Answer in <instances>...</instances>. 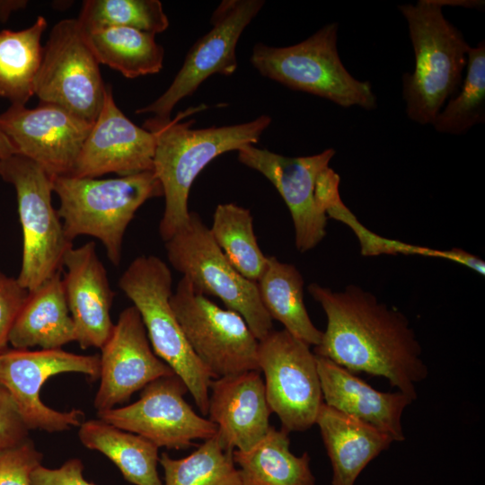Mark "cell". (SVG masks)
<instances>
[{"label":"cell","mask_w":485,"mask_h":485,"mask_svg":"<svg viewBox=\"0 0 485 485\" xmlns=\"http://www.w3.org/2000/svg\"><path fill=\"white\" fill-rule=\"evenodd\" d=\"M308 292L327 317L326 330L313 353L352 374L383 376L415 401L416 384L428 371L407 317L357 285L333 291L312 283Z\"/></svg>","instance_id":"cell-1"},{"label":"cell","mask_w":485,"mask_h":485,"mask_svg":"<svg viewBox=\"0 0 485 485\" xmlns=\"http://www.w3.org/2000/svg\"><path fill=\"white\" fill-rule=\"evenodd\" d=\"M184 113L169 120L151 117L143 124L156 140L153 172L162 185L165 201L159 225L163 242L189 221V194L199 172L218 155L257 144L271 123L269 116L261 115L242 124L191 128L193 120L180 122Z\"/></svg>","instance_id":"cell-2"},{"label":"cell","mask_w":485,"mask_h":485,"mask_svg":"<svg viewBox=\"0 0 485 485\" xmlns=\"http://www.w3.org/2000/svg\"><path fill=\"white\" fill-rule=\"evenodd\" d=\"M454 3L419 0L398 6L407 21L415 57L414 71L402 75V96L408 117L421 125L432 124L463 82L471 46L442 12Z\"/></svg>","instance_id":"cell-3"},{"label":"cell","mask_w":485,"mask_h":485,"mask_svg":"<svg viewBox=\"0 0 485 485\" xmlns=\"http://www.w3.org/2000/svg\"><path fill=\"white\" fill-rule=\"evenodd\" d=\"M52 184L66 237L72 242L81 235L98 239L115 266L121 261L124 234L137 209L163 196L153 171L109 179L56 176Z\"/></svg>","instance_id":"cell-4"},{"label":"cell","mask_w":485,"mask_h":485,"mask_svg":"<svg viewBox=\"0 0 485 485\" xmlns=\"http://www.w3.org/2000/svg\"><path fill=\"white\" fill-rule=\"evenodd\" d=\"M118 286L139 312L155 355L184 382L206 417L214 377L193 352L171 306L172 276L168 265L154 255L138 256Z\"/></svg>","instance_id":"cell-5"},{"label":"cell","mask_w":485,"mask_h":485,"mask_svg":"<svg viewBox=\"0 0 485 485\" xmlns=\"http://www.w3.org/2000/svg\"><path fill=\"white\" fill-rule=\"evenodd\" d=\"M336 22L327 24L306 40L288 47L258 43L250 58L259 73L295 91L325 98L344 108L376 107L369 82L356 79L338 52Z\"/></svg>","instance_id":"cell-6"},{"label":"cell","mask_w":485,"mask_h":485,"mask_svg":"<svg viewBox=\"0 0 485 485\" xmlns=\"http://www.w3.org/2000/svg\"><path fill=\"white\" fill-rule=\"evenodd\" d=\"M238 152L242 164L264 175L287 206L297 251L313 249L326 235L327 211L340 203V176L329 163L335 150L289 157L246 145Z\"/></svg>","instance_id":"cell-7"},{"label":"cell","mask_w":485,"mask_h":485,"mask_svg":"<svg viewBox=\"0 0 485 485\" xmlns=\"http://www.w3.org/2000/svg\"><path fill=\"white\" fill-rule=\"evenodd\" d=\"M0 177L16 192L22 231V259L18 283L28 292L62 270L73 247L52 205L53 177L29 158L15 154L0 161Z\"/></svg>","instance_id":"cell-8"},{"label":"cell","mask_w":485,"mask_h":485,"mask_svg":"<svg viewBox=\"0 0 485 485\" xmlns=\"http://www.w3.org/2000/svg\"><path fill=\"white\" fill-rule=\"evenodd\" d=\"M164 242L170 264L198 292L219 298L226 308L238 313L258 340L273 331V320L261 303L257 283L234 268L197 213L190 212L187 224Z\"/></svg>","instance_id":"cell-9"},{"label":"cell","mask_w":485,"mask_h":485,"mask_svg":"<svg viewBox=\"0 0 485 485\" xmlns=\"http://www.w3.org/2000/svg\"><path fill=\"white\" fill-rule=\"evenodd\" d=\"M170 303L190 348L214 379L260 371L259 340L238 313L218 306L184 276Z\"/></svg>","instance_id":"cell-10"},{"label":"cell","mask_w":485,"mask_h":485,"mask_svg":"<svg viewBox=\"0 0 485 485\" xmlns=\"http://www.w3.org/2000/svg\"><path fill=\"white\" fill-rule=\"evenodd\" d=\"M105 88L100 64L77 19L56 23L43 47L34 81L33 93L40 102L61 106L93 125Z\"/></svg>","instance_id":"cell-11"},{"label":"cell","mask_w":485,"mask_h":485,"mask_svg":"<svg viewBox=\"0 0 485 485\" xmlns=\"http://www.w3.org/2000/svg\"><path fill=\"white\" fill-rule=\"evenodd\" d=\"M258 366L269 406L282 428L301 432L312 428L323 399L310 346L286 330H273L259 340Z\"/></svg>","instance_id":"cell-12"},{"label":"cell","mask_w":485,"mask_h":485,"mask_svg":"<svg viewBox=\"0 0 485 485\" xmlns=\"http://www.w3.org/2000/svg\"><path fill=\"white\" fill-rule=\"evenodd\" d=\"M100 372L99 355H78L62 348H7L0 355V384L12 395L29 430L53 433L80 426L84 412L49 408L40 400L41 387L49 377L58 374L80 373L96 380Z\"/></svg>","instance_id":"cell-13"},{"label":"cell","mask_w":485,"mask_h":485,"mask_svg":"<svg viewBox=\"0 0 485 485\" xmlns=\"http://www.w3.org/2000/svg\"><path fill=\"white\" fill-rule=\"evenodd\" d=\"M189 392L175 374L146 385L139 399L129 405L97 411L100 419L122 430L139 435L156 446L184 449L194 440H207L217 427L190 407L184 398Z\"/></svg>","instance_id":"cell-14"},{"label":"cell","mask_w":485,"mask_h":485,"mask_svg":"<svg viewBox=\"0 0 485 485\" xmlns=\"http://www.w3.org/2000/svg\"><path fill=\"white\" fill-rule=\"evenodd\" d=\"M264 4L263 0L222 1L212 14V29L190 48L168 89L136 112L169 120L175 105L191 95L210 75H233L237 69L235 49L239 38Z\"/></svg>","instance_id":"cell-15"},{"label":"cell","mask_w":485,"mask_h":485,"mask_svg":"<svg viewBox=\"0 0 485 485\" xmlns=\"http://www.w3.org/2000/svg\"><path fill=\"white\" fill-rule=\"evenodd\" d=\"M92 126L65 108L46 102L34 109L11 104L0 114V129L17 154L52 177L71 173Z\"/></svg>","instance_id":"cell-16"},{"label":"cell","mask_w":485,"mask_h":485,"mask_svg":"<svg viewBox=\"0 0 485 485\" xmlns=\"http://www.w3.org/2000/svg\"><path fill=\"white\" fill-rule=\"evenodd\" d=\"M101 350V382L94 398L97 411L115 408L152 381L174 374L154 352L134 305L119 313Z\"/></svg>","instance_id":"cell-17"},{"label":"cell","mask_w":485,"mask_h":485,"mask_svg":"<svg viewBox=\"0 0 485 485\" xmlns=\"http://www.w3.org/2000/svg\"><path fill=\"white\" fill-rule=\"evenodd\" d=\"M155 143L154 133L123 114L110 85L106 84L101 110L69 175L99 178L108 173L127 176L153 171Z\"/></svg>","instance_id":"cell-18"},{"label":"cell","mask_w":485,"mask_h":485,"mask_svg":"<svg viewBox=\"0 0 485 485\" xmlns=\"http://www.w3.org/2000/svg\"><path fill=\"white\" fill-rule=\"evenodd\" d=\"M63 267V284L75 341L83 349L101 348L114 325L110 317L114 293L95 243L89 242L69 249Z\"/></svg>","instance_id":"cell-19"},{"label":"cell","mask_w":485,"mask_h":485,"mask_svg":"<svg viewBox=\"0 0 485 485\" xmlns=\"http://www.w3.org/2000/svg\"><path fill=\"white\" fill-rule=\"evenodd\" d=\"M271 413L260 371L212 380L207 416L216 425V436L225 449L253 447L269 430Z\"/></svg>","instance_id":"cell-20"},{"label":"cell","mask_w":485,"mask_h":485,"mask_svg":"<svg viewBox=\"0 0 485 485\" xmlns=\"http://www.w3.org/2000/svg\"><path fill=\"white\" fill-rule=\"evenodd\" d=\"M315 357L326 405L372 426L393 442L405 439L401 417L413 401L410 397L401 392H379L331 360Z\"/></svg>","instance_id":"cell-21"},{"label":"cell","mask_w":485,"mask_h":485,"mask_svg":"<svg viewBox=\"0 0 485 485\" xmlns=\"http://www.w3.org/2000/svg\"><path fill=\"white\" fill-rule=\"evenodd\" d=\"M315 424L332 466L331 485H355L366 465L393 442L388 435L324 402Z\"/></svg>","instance_id":"cell-22"},{"label":"cell","mask_w":485,"mask_h":485,"mask_svg":"<svg viewBox=\"0 0 485 485\" xmlns=\"http://www.w3.org/2000/svg\"><path fill=\"white\" fill-rule=\"evenodd\" d=\"M75 341L61 271L28 292L9 335L13 348H61Z\"/></svg>","instance_id":"cell-23"},{"label":"cell","mask_w":485,"mask_h":485,"mask_svg":"<svg viewBox=\"0 0 485 485\" xmlns=\"http://www.w3.org/2000/svg\"><path fill=\"white\" fill-rule=\"evenodd\" d=\"M288 434L271 426L251 449L233 451L242 485H315L310 455H295Z\"/></svg>","instance_id":"cell-24"},{"label":"cell","mask_w":485,"mask_h":485,"mask_svg":"<svg viewBox=\"0 0 485 485\" xmlns=\"http://www.w3.org/2000/svg\"><path fill=\"white\" fill-rule=\"evenodd\" d=\"M261 303L272 320H277L296 339L317 346L322 331L313 323L304 303V278L293 264L268 256L267 265L256 282Z\"/></svg>","instance_id":"cell-25"},{"label":"cell","mask_w":485,"mask_h":485,"mask_svg":"<svg viewBox=\"0 0 485 485\" xmlns=\"http://www.w3.org/2000/svg\"><path fill=\"white\" fill-rule=\"evenodd\" d=\"M81 443L106 455L124 478L135 485H163L158 475L159 447L146 438L100 419L82 422Z\"/></svg>","instance_id":"cell-26"},{"label":"cell","mask_w":485,"mask_h":485,"mask_svg":"<svg viewBox=\"0 0 485 485\" xmlns=\"http://www.w3.org/2000/svg\"><path fill=\"white\" fill-rule=\"evenodd\" d=\"M48 22L37 17L22 31H0V96L11 104L25 105L34 95L33 86L43 47L40 40Z\"/></svg>","instance_id":"cell-27"},{"label":"cell","mask_w":485,"mask_h":485,"mask_svg":"<svg viewBox=\"0 0 485 485\" xmlns=\"http://www.w3.org/2000/svg\"><path fill=\"white\" fill-rule=\"evenodd\" d=\"M99 64H104L127 78L158 73L163 68L164 49L154 34L127 27H112L84 32Z\"/></svg>","instance_id":"cell-28"},{"label":"cell","mask_w":485,"mask_h":485,"mask_svg":"<svg viewBox=\"0 0 485 485\" xmlns=\"http://www.w3.org/2000/svg\"><path fill=\"white\" fill-rule=\"evenodd\" d=\"M252 220L245 207L234 203L219 204L209 230L234 268L247 279L257 282L266 269L268 256L258 244Z\"/></svg>","instance_id":"cell-29"},{"label":"cell","mask_w":485,"mask_h":485,"mask_svg":"<svg viewBox=\"0 0 485 485\" xmlns=\"http://www.w3.org/2000/svg\"><path fill=\"white\" fill-rule=\"evenodd\" d=\"M159 463L164 471L163 485H242L233 451L221 445L216 434L186 457L163 453Z\"/></svg>","instance_id":"cell-30"},{"label":"cell","mask_w":485,"mask_h":485,"mask_svg":"<svg viewBox=\"0 0 485 485\" xmlns=\"http://www.w3.org/2000/svg\"><path fill=\"white\" fill-rule=\"evenodd\" d=\"M467 73L457 96L452 98L435 118L432 126L439 133L463 135L485 121V41L470 47Z\"/></svg>","instance_id":"cell-31"},{"label":"cell","mask_w":485,"mask_h":485,"mask_svg":"<svg viewBox=\"0 0 485 485\" xmlns=\"http://www.w3.org/2000/svg\"><path fill=\"white\" fill-rule=\"evenodd\" d=\"M76 19L84 32L127 27L155 35L169 26L158 0H86Z\"/></svg>","instance_id":"cell-32"},{"label":"cell","mask_w":485,"mask_h":485,"mask_svg":"<svg viewBox=\"0 0 485 485\" xmlns=\"http://www.w3.org/2000/svg\"><path fill=\"white\" fill-rule=\"evenodd\" d=\"M331 218L348 225L359 240L361 253L364 256H377L379 254H418L422 256L448 258L447 251H438L426 247L415 246L400 241L381 237L363 226L355 216L344 205L338 208Z\"/></svg>","instance_id":"cell-33"},{"label":"cell","mask_w":485,"mask_h":485,"mask_svg":"<svg viewBox=\"0 0 485 485\" xmlns=\"http://www.w3.org/2000/svg\"><path fill=\"white\" fill-rule=\"evenodd\" d=\"M41 461L42 454L30 438L0 451V485H31V473Z\"/></svg>","instance_id":"cell-34"},{"label":"cell","mask_w":485,"mask_h":485,"mask_svg":"<svg viewBox=\"0 0 485 485\" xmlns=\"http://www.w3.org/2000/svg\"><path fill=\"white\" fill-rule=\"evenodd\" d=\"M27 295L16 278L0 271V355L8 348L11 329Z\"/></svg>","instance_id":"cell-35"},{"label":"cell","mask_w":485,"mask_h":485,"mask_svg":"<svg viewBox=\"0 0 485 485\" xmlns=\"http://www.w3.org/2000/svg\"><path fill=\"white\" fill-rule=\"evenodd\" d=\"M27 439L29 428L12 395L0 384V451L19 445Z\"/></svg>","instance_id":"cell-36"},{"label":"cell","mask_w":485,"mask_h":485,"mask_svg":"<svg viewBox=\"0 0 485 485\" xmlns=\"http://www.w3.org/2000/svg\"><path fill=\"white\" fill-rule=\"evenodd\" d=\"M84 464L78 458L65 462L59 468L49 469L41 464L31 473V485H93L83 474Z\"/></svg>","instance_id":"cell-37"},{"label":"cell","mask_w":485,"mask_h":485,"mask_svg":"<svg viewBox=\"0 0 485 485\" xmlns=\"http://www.w3.org/2000/svg\"><path fill=\"white\" fill-rule=\"evenodd\" d=\"M27 1H0V21L5 22L10 13L24 7Z\"/></svg>","instance_id":"cell-38"},{"label":"cell","mask_w":485,"mask_h":485,"mask_svg":"<svg viewBox=\"0 0 485 485\" xmlns=\"http://www.w3.org/2000/svg\"><path fill=\"white\" fill-rule=\"evenodd\" d=\"M15 154H17L15 147L0 129V161Z\"/></svg>","instance_id":"cell-39"}]
</instances>
